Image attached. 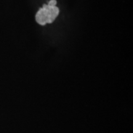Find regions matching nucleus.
Here are the masks:
<instances>
[{"label": "nucleus", "instance_id": "obj_1", "mask_svg": "<svg viewBox=\"0 0 133 133\" xmlns=\"http://www.w3.org/2000/svg\"><path fill=\"white\" fill-rule=\"evenodd\" d=\"M59 13V8L56 6H49L47 4L43 5L36 14V21L41 25L51 24L56 19Z\"/></svg>", "mask_w": 133, "mask_h": 133}, {"label": "nucleus", "instance_id": "obj_2", "mask_svg": "<svg viewBox=\"0 0 133 133\" xmlns=\"http://www.w3.org/2000/svg\"><path fill=\"white\" fill-rule=\"evenodd\" d=\"M56 4H57V1H56V0H51V1H49V3H48V6H56Z\"/></svg>", "mask_w": 133, "mask_h": 133}]
</instances>
